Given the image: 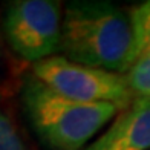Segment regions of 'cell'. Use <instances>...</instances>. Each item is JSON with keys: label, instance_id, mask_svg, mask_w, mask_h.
Here are the masks:
<instances>
[{"label": "cell", "instance_id": "cell-1", "mask_svg": "<svg viewBox=\"0 0 150 150\" xmlns=\"http://www.w3.org/2000/svg\"><path fill=\"white\" fill-rule=\"evenodd\" d=\"M133 51L130 14L109 2H71L61 26L63 57L74 63L124 75Z\"/></svg>", "mask_w": 150, "mask_h": 150}, {"label": "cell", "instance_id": "cell-2", "mask_svg": "<svg viewBox=\"0 0 150 150\" xmlns=\"http://www.w3.org/2000/svg\"><path fill=\"white\" fill-rule=\"evenodd\" d=\"M25 117L46 150H84L121 112L109 103H80L52 91L34 74L20 89Z\"/></svg>", "mask_w": 150, "mask_h": 150}, {"label": "cell", "instance_id": "cell-3", "mask_svg": "<svg viewBox=\"0 0 150 150\" xmlns=\"http://www.w3.org/2000/svg\"><path fill=\"white\" fill-rule=\"evenodd\" d=\"M61 26V6L52 0H14L5 6L2 18L12 52L34 64L60 54Z\"/></svg>", "mask_w": 150, "mask_h": 150}, {"label": "cell", "instance_id": "cell-4", "mask_svg": "<svg viewBox=\"0 0 150 150\" xmlns=\"http://www.w3.org/2000/svg\"><path fill=\"white\" fill-rule=\"evenodd\" d=\"M32 74L52 91L80 103H109L124 110L135 101L126 77L51 57L32 66Z\"/></svg>", "mask_w": 150, "mask_h": 150}, {"label": "cell", "instance_id": "cell-5", "mask_svg": "<svg viewBox=\"0 0 150 150\" xmlns=\"http://www.w3.org/2000/svg\"><path fill=\"white\" fill-rule=\"evenodd\" d=\"M84 150H150V100L135 98Z\"/></svg>", "mask_w": 150, "mask_h": 150}, {"label": "cell", "instance_id": "cell-6", "mask_svg": "<svg viewBox=\"0 0 150 150\" xmlns=\"http://www.w3.org/2000/svg\"><path fill=\"white\" fill-rule=\"evenodd\" d=\"M133 26V51L126 81L135 98L150 100V0L129 11Z\"/></svg>", "mask_w": 150, "mask_h": 150}, {"label": "cell", "instance_id": "cell-7", "mask_svg": "<svg viewBox=\"0 0 150 150\" xmlns=\"http://www.w3.org/2000/svg\"><path fill=\"white\" fill-rule=\"evenodd\" d=\"M0 150H29L12 126L6 113L0 109Z\"/></svg>", "mask_w": 150, "mask_h": 150}, {"label": "cell", "instance_id": "cell-8", "mask_svg": "<svg viewBox=\"0 0 150 150\" xmlns=\"http://www.w3.org/2000/svg\"><path fill=\"white\" fill-rule=\"evenodd\" d=\"M0 46H2V28H0Z\"/></svg>", "mask_w": 150, "mask_h": 150}]
</instances>
